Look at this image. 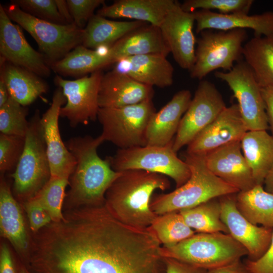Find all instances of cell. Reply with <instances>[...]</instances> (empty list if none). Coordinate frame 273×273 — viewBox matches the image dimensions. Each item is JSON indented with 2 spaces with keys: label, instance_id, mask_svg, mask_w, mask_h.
<instances>
[{
  "label": "cell",
  "instance_id": "obj_34",
  "mask_svg": "<svg viewBox=\"0 0 273 273\" xmlns=\"http://www.w3.org/2000/svg\"><path fill=\"white\" fill-rule=\"evenodd\" d=\"M150 228L163 247L175 245L195 234L178 211L158 215Z\"/></svg>",
  "mask_w": 273,
  "mask_h": 273
},
{
  "label": "cell",
  "instance_id": "obj_11",
  "mask_svg": "<svg viewBox=\"0 0 273 273\" xmlns=\"http://www.w3.org/2000/svg\"><path fill=\"white\" fill-rule=\"evenodd\" d=\"M214 75L225 82L233 92L248 131L268 129L261 88L245 61L238 62L229 71H217Z\"/></svg>",
  "mask_w": 273,
  "mask_h": 273
},
{
  "label": "cell",
  "instance_id": "obj_12",
  "mask_svg": "<svg viewBox=\"0 0 273 273\" xmlns=\"http://www.w3.org/2000/svg\"><path fill=\"white\" fill-rule=\"evenodd\" d=\"M103 74L102 70H99L75 80L64 79L59 75L54 78V83L62 88L66 99L60 116L67 118L72 127L97 119L98 96Z\"/></svg>",
  "mask_w": 273,
  "mask_h": 273
},
{
  "label": "cell",
  "instance_id": "obj_39",
  "mask_svg": "<svg viewBox=\"0 0 273 273\" xmlns=\"http://www.w3.org/2000/svg\"><path fill=\"white\" fill-rule=\"evenodd\" d=\"M11 3L38 19L58 24H69L59 13L55 0H13Z\"/></svg>",
  "mask_w": 273,
  "mask_h": 273
},
{
  "label": "cell",
  "instance_id": "obj_29",
  "mask_svg": "<svg viewBox=\"0 0 273 273\" xmlns=\"http://www.w3.org/2000/svg\"><path fill=\"white\" fill-rule=\"evenodd\" d=\"M148 23L139 21H117L95 14L84 28L82 45L90 49L111 47L127 33Z\"/></svg>",
  "mask_w": 273,
  "mask_h": 273
},
{
  "label": "cell",
  "instance_id": "obj_47",
  "mask_svg": "<svg viewBox=\"0 0 273 273\" xmlns=\"http://www.w3.org/2000/svg\"><path fill=\"white\" fill-rule=\"evenodd\" d=\"M55 2L59 13L67 24L74 23L73 19L69 10L67 1L55 0Z\"/></svg>",
  "mask_w": 273,
  "mask_h": 273
},
{
  "label": "cell",
  "instance_id": "obj_24",
  "mask_svg": "<svg viewBox=\"0 0 273 273\" xmlns=\"http://www.w3.org/2000/svg\"><path fill=\"white\" fill-rule=\"evenodd\" d=\"M111 64L122 59L138 55L170 53L160 28L150 24L127 33L106 51Z\"/></svg>",
  "mask_w": 273,
  "mask_h": 273
},
{
  "label": "cell",
  "instance_id": "obj_18",
  "mask_svg": "<svg viewBox=\"0 0 273 273\" xmlns=\"http://www.w3.org/2000/svg\"><path fill=\"white\" fill-rule=\"evenodd\" d=\"M248 131L237 104L226 107L188 145L189 154L206 155L227 144L241 141Z\"/></svg>",
  "mask_w": 273,
  "mask_h": 273
},
{
  "label": "cell",
  "instance_id": "obj_19",
  "mask_svg": "<svg viewBox=\"0 0 273 273\" xmlns=\"http://www.w3.org/2000/svg\"><path fill=\"white\" fill-rule=\"evenodd\" d=\"M206 164L215 175L240 191L256 184L252 172L243 154L241 141L216 149L205 155Z\"/></svg>",
  "mask_w": 273,
  "mask_h": 273
},
{
  "label": "cell",
  "instance_id": "obj_41",
  "mask_svg": "<svg viewBox=\"0 0 273 273\" xmlns=\"http://www.w3.org/2000/svg\"><path fill=\"white\" fill-rule=\"evenodd\" d=\"M24 207L33 232H38L52 222L48 212L35 197L25 202Z\"/></svg>",
  "mask_w": 273,
  "mask_h": 273
},
{
  "label": "cell",
  "instance_id": "obj_48",
  "mask_svg": "<svg viewBox=\"0 0 273 273\" xmlns=\"http://www.w3.org/2000/svg\"><path fill=\"white\" fill-rule=\"evenodd\" d=\"M10 97L6 84L0 76V107L5 104Z\"/></svg>",
  "mask_w": 273,
  "mask_h": 273
},
{
  "label": "cell",
  "instance_id": "obj_40",
  "mask_svg": "<svg viewBox=\"0 0 273 273\" xmlns=\"http://www.w3.org/2000/svg\"><path fill=\"white\" fill-rule=\"evenodd\" d=\"M67 3L74 23L81 29L95 15L96 9L105 5L104 0H67Z\"/></svg>",
  "mask_w": 273,
  "mask_h": 273
},
{
  "label": "cell",
  "instance_id": "obj_1",
  "mask_svg": "<svg viewBox=\"0 0 273 273\" xmlns=\"http://www.w3.org/2000/svg\"><path fill=\"white\" fill-rule=\"evenodd\" d=\"M161 245L149 229L86 208L38 232L24 263L30 273H165Z\"/></svg>",
  "mask_w": 273,
  "mask_h": 273
},
{
  "label": "cell",
  "instance_id": "obj_31",
  "mask_svg": "<svg viewBox=\"0 0 273 273\" xmlns=\"http://www.w3.org/2000/svg\"><path fill=\"white\" fill-rule=\"evenodd\" d=\"M243 56L261 88L273 86V33L247 41Z\"/></svg>",
  "mask_w": 273,
  "mask_h": 273
},
{
  "label": "cell",
  "instance_id": "obj_33",
  "mask_svg": "<svg viewBox=\"0 0 273 273\" xmlns=\"http://www.w3.org/2000/svg\"><path fill=\"white\" fill-rule=\"evenodd\" d=\"M178 212L187 224L198 233L222 232L229 234L226 226L220 218L221 207L219 198Z\"/></svg>",
  "mask_w": 273,
  "mask_h": 273
},
{
  "label": "cell",
  "instance_id": "obj_32",
  "mask_svg": "<svg viewBox=\"0 0 273 273\" xmlns=\"http://www.w3.org/2000/svg\"><path fill=\"white\" fill-rule=\"evenodd\" d=\"M237 207L241 214L252 223L273 229V194L255 185L236 195Z\"/></svg>",
  "mask_w": 273,
  "mask_h": 273
},
{
  "label": "cell",
  "instance_id": "obj_8",
  "mask_svg": "<svg viewBox=\"0 0 273 273\" xmlns=\"http://www.w3.org/2000/svg\"><path fill=\"white\" fill-rule=\"evenodd\" d=\"M5 10L10 19L35 40L49 66L82 44L84 29L74 23L62 25L43 20L25 12L13 3Z\"/></svg>",
  "mask_w": 273,
  "mask_h": 273
},
{
  "label": "cell",
  "instance_id": "obj_17",
  "mask_svg": "<svg viewBox=\"0 0 273 273\" xmlns=\"http://www.w3.org/2000/svg\"><path fill=\"white\" fill-rule=\"evenodd\" d=\"M0 58L26 68L40 77H48L51 69L43 55L26 40L19 25L14 24L0 5Z\"/></svg>",
  "mask_w": 273,
  "mask_h": 273
},
{
  "label": "cell",
  "instance_id": "obj_50",
  "mask_svg": "<svg viewBox=\"0 0 273 273\" xmlns=\"http://www.w3.org/2000/svg\"><path fill=\"white\" fill-rule=\"evenodd\" d=\"M18 273H30L26 268V266L22 263L20 264Z\"/></svg>",
  "mask_w": 273,
  "mask_h": 273
},
{
  "label": "cell",
  "instance_id": "obj_46",
  "mask_svg": "<svg viewBox=\"0 0 273 273\" xmlns=\"http://www.w3.org/2000/svg\"><path fill=\"white\" fill-rule=\"evenodd\" d=\"M207 273H250L245 263L238 260L232 263L212 268Z\"/></svg>",
  "mask_w": 273,
  "mask_h": 273
},
{
  "label": "cell",
  "instance_id": "obj_5",
  "mask_svg": "<svg viewBox=\"0 0 273 273\" xmlns=\"http://www.w3.org/2000/svg\"><path fill=\"white\" fill-rule=\"evenodd\" d=\"M161 254L209 270L240 260L248 253L230 234L218 232L199 233L175 245L162 246Z\"/></svg>",
  "mask_w": 273,
  "mask_h": 273
},
{
  "label": "cell",
  "instance_id": "obj_38",
  "mask_svg": "<svg viewBox=\"0 0 273 273\" xmlns=\"http://www.w3.org/2000/svg\"><path fill=\"white\" fill-rule=\"evenodd\" d=\"M25 137L0 133V171L15 170L23 153Z\"/></svg>",
  "mask_w": 273,
  "mask_h": 273
},
{
  "label": "cell",
  "instance_id": "obj_4",
  "mask_svg": "<svg viewBox=\"0 0 273 273\" xmlns=\"http://www.w3.org/2000/svg\"><path fill=\"white\" fill-rule=\"evenodd\" d=\"M205 155L185 154L184 161L190 168V177L173 191L151 199L150 208L155 214L160 215L193 208L211 199L239 192L209 170Z\"/></svg>",
  "mask_w": 273,
  "mask_h": 273
},
{
  "label": "cell",
  "instance_id": "obj_37",
  "mask_svg": "<svg viewBox=\"0 0 273 273\" xmlns=\"http://www.w3.org/2000/svg\"><path fill=\"white\" fill-rule=\"evenodd\" d=\"M253 3V0H186L180 6L188 12L205 10L222 14H248Z\"/></svg>",
  "mask_w": 273,
  "mask_h": 273
},
{
  "label": "cell",
  "instance_id": "obj_45",
  "mask_svg": "<svg viewBox=\"0 0 273 273\" xmlns=\"http://www.w3.org/2000/svg\"><path fill=\"white\" fill-rule=\"evenodd\" d=\"M261 93L265 105L269 128L273 136V86L261 88Z\"/></svg>",
  "mask_w": 273,
  "mask_h": 273
},
{
  "label": "cell",
  "instance_id": "obj_9",
  "mask_svg": "<svg viewBox=\"0 0 273 273\" xmlns=\"http://www.w3.org/2000/svg\"><path fill=\"white\" fill-rule=\"evenodd\" d=\"M155 112L152 100L119 108H100L97 119L102 126L101 135L121 149L145 146L147 126Z\"/></svg>",
  "mask_w": 273,
  "mask_h": 273
},
{
  "label": "cell",
  "instance_id": "obj_20",
  "mask_svg": "<svg viewBox=\"0 0 273 273\" xmlns=\"http://www.w3.org/2000/svg\"><path fill=\"white\" fill-rule=\"evenodd\" d=\"M153 87L114 69L103 74L98 96L100 108H119L152 100Z\"/></svg>",
  "mask_w": 273,
  "mask_h": 273
},
{
  "label": "cell",
  "instance_id": "obj_23",
  "mask_svg": "<svg viewBox=\"0 0 273 273\" xmlns=\"http://www.w3.org/2000/svg\"><path fill=\"white\" fill-rule=\"evenodd\" d=\"M191 100L189 90H180L159 111L153 114L147 128L146 146H165L173 141V136Z\"/></svg>",
  "mask_w": 273,
  "mask_h": 273
},
{
  "label": "cell",
  "instance_id": "obj_3",
  "mask_svg": "<svg viewBox=\"0 0 273 273\" xmlns=\"http://www.w3.org/2000/svg\"><path fill=\"white\" fill-rule=\"evenodd\" d=\"M105 194V205L118 220L141 229L150 227L158 216L150 208L152 194L156 190L170 188L164 175L143 170L120 171Z\"/></svg>",
  "mask_w": 273,
  "mask_h": 273
},
{
  "label": "cell",
  "instance_id": "obj_21",
  "mask_svg": "<svg viewBox=\"0 0 273 273\" xmlns=\"http://www.w3.org/2000/svg\"><path fill=\"white\" fill-rule=\"evenodd\" d=\"M194 12L197 33L206 29L227 31L236 29H250L255 36H267L273 33V11L252 15L222 14L205 10Z\"/></svg>",
  "mask_w": 273,
  "mask_h": 273
},
{
  "label": "cell",
  "instance_id": "obj_35",
  "mask_svg": "<svg viewBox=\"0 0 273 273\" xmlns=\"http://www.w3.org/2000/svg\"><path fill=\"white\" fill-rule=\"evenodd\" d=\"M69 178L51 176L49 180L34 197L47 210L53 222L64 218L62 207L66 196L65 189Z\"/></svg>",
  "mask_w": 273,
  "mask_h": 273
},
{
  "label": "cell",
  "instance_id": "obj_16",
  "mask_svg": "<svg viewBox=\"0 0 273 273\" xmlns=\"http://www.w3.org/2000/svg\"><path fill=\"white\" fill-rule=\"evenodd\" d=\"M66 99L62 88L54 92L52 103L40 118L51 176L69 178L76 165L75 158L61 138L59 118L60 109Z\"/></svg>",
  "mask_w": 273,
  "mask_h": 273
},
{
  "label": "cell",
  "instance_id": "obj_27",
  "mask_svg": "<svg viewBox=\"0 0 273 273\" xmlns=\"http://www.w3.org/2000/svg\"><path fill=\"white\" fill-rule=\"evenodd\" d=\"M0 76L7 87L9 96L26 107L48 92V83L29 70L0 59Z\"/></svg>",
  "mask_w": 273,
  "mask_h": 273
},
{
  "label": "cell",
  "instance_id": "obj_36",
  "mask_svg": "<svg viewBox=\"0 0 273 273\" xmlns=\"http://www.w3.org/2000/svg\"><path fill=\"white\" fill-rule=\"evenodd\" d=\"M28 108L11 97L0 107L1 133L25 137L29 127L27 120Z\"/></svg>",
  "mask_w": 273,
  "mask_h": 273
},
{
  "label": "cell",
  "instance_id": "obj_25",
  "mask_svg": "<svg viewBox=\"0 0 273 273\" xmlns=\"http://www.w3.org/2000/svg\"><path fill=\"white\" fill-rule=\"evenodd\" d=\"M174 0H118L105 5L96 14L105 18H128L159 27Z\"/></svg>",
  "mask_w": 273,
  "mask_h": 273
},
{
  "label": "cell",
  "instance_id": "obj_15",
  "mask_svg": "<svg viewBox=\"0 0 273 273\" xmlns=\"http://www.w3.org/2000/svg\"><path fill=\"white\" fill-rule=\"evenodd\" d=\"M237 193L219 197L220 218L226 226L229 234L247 250L248 259L255 261L261 257L268 248L273 229L259 226L247 220L237 207Z\"/></svg>",
  "mask_w": 273,
  "mask_h": 273
},
{
  "label": "cell",
  "instance_id": "obj_26",
  "mask_svg": "<svg viewBox=\"0 0 273 273\" xmlns=\"http://www.w3.org/2000/svg\"><path fill=\"white\" fill-rule=\"evenodd\" d=\"M0 230L2 236L12 244L23 260L29 247V239L20 206L3 175L0 185Z\"/></svg>",
  "mask_w": 273,
  "mask_h": 273
},
{
  "label": "cell",
  "instance_id": "obj_30",
  "mask_svg": "<svg viewBox=\"0 0 273 273\" xmlns=\"http://www.w3.org/2000/svg\"><path fill=\"white\" fill-rule=\"evenodd\" d=\"M109 65L111 63L106 51L101 53L81 44L49 66L57 75L79 78Z\"/></svg>",
  "mask_w": 273,
  "mask_h": 273
},
{
  "label": "cell",
  "instance_id": "obj_14",
  "mask_svg": "<svg viewBox=\"0 0 273 273\" xmlns=\"http://www.w3.org/2000/svg\"><path fill=\"white\" fill-rule=\"evenodd\" d=\"M195 23L194 12L185 11L175 1L159 27L175 61L189 71L195 61Z\"/></svg>",
  "mask_w": 273,
  "mask_h": 273
},
{
  "label": "cell",
  "instance_id": "obj_22",
  "mask_svg": "<svg viewBox=\"0 0 273 273\" xmlns=\"http://www.w3.org/2000/svg\"><path fill=\"white\" fill-rule=\"evenodd\" d=\"M113 69L152 87L164 88L173 82L174 68L166 56L161 54L125 58L116 62Z\"/></svg>",
  "mask_w": 273,
  "mask_h": 273
},
{
  "label": "cell",
  "instance_id": "obj_2",
  "mask_svg": "<svg viewBox=\"0 0 273 273\" xmlns=\"http://www.w3.org/2000/svg\"><path fill=\"white\" fill-rule=\"evenodd\" d=\"M104 142L100 134L96 138L73 137L65 143L76 161L65 196L72 208L104 205L107 190L120 174L112 168L107 157L104 160L98 155V148Z\"/></svg>",
  "mask_w": 273,
  "mask_h": 273
},
{
  "label": "cell",
  "instance_id": "obj_42",
  "mask_svg": "<svg viewBox=\"0 0 273 273\" xmlns=\"http://www.w3.org/2000/svg\"><path fill=\"white\" fill-rule=\"evenodd\" d=\"M245 264L250 273H273V232L270 244L263 255L258 259H247Z\"/></svg>",
  "mask_w": 273,
  "mask_h": 273
},
{
  "label": "cell",
  "instance_id": "obj_6",
  "mask_svg": "<svg viewBox=\"0 0 273 273\" xmlns=\"http://www.w3.org/2000/svg\"><path fill=\"white\" fill-rule=\"evenodd\" d=\"M40 118L36 110L29 121L24 150L11 175L14 195L24 202L34 198L51 176Z\"/></svg>",
  "mask_w": 273,
  "mask_h": 273
},
{
  "label": "cell",
  "instance_id": "obj_43",
  "mask_svg": "<svg viewBox=\"0 0 273 273\" xmlns=\"http://www.w3.org/2000/svg\"><path fill=\"white\" fill-rule=\"evenodd\" d=\"M165 273H207L206 269L182 262L177 259L163 257Z\"/></svg>",
  "mask_w": 273,
  "mask_h": 273
},
{
  "label": "cell",
  "instance_id": "obj_7",
  "mask_svg": "<svg viewBox=\"0 0 273 273\" xmlns=\"http://www.w3.org/2000/svg\"><path fill=\"white\" fill-rule=\"evenodd\" d=\"M199 34L196 39L195 63L189 71L192 78L202 80L218 69L229 71L243 60L244 43L248 38L246 30L206 29Z\"/></svg>",
  "mask_w": 273,
  "mask_h": 273
},
{
  "label": "cell",
  "instance_id": "obj_49",
  "mask_svg": "<svg viewBox=\"0 0 273 273\" xmlns=\"http://www.w3.org/2000/svg\"><path fill=\"white\" fill-rule=\"evenodd\" d=\"M263 185L265 191L273 194V167L266 176Z\"/></svg>",
  "mask_w": 273,
  "mask_h": 273
},
{
  "label": "cell",
  "instance_id": "obj_13",
  "mask_svg": "<svg viewBox=\"0 0 273 273\" xmlns=\"http://www.w3.org/2000/svg\"><path fill=\"white\" fill-rule=\"evenodd\" d=\"M222 95L211 82H199L190 104L183 116L172 148L177 153L210 124L226 107Z\"/></svg>",
  "mask_w": 273,
  "mask_h": 273
},
{
  "label": "cell",
  "instance_id": "obj_10",
  "mask_svg": "<svg viewBox=\"0 0 273 273\" xmlns=\"http://www.w3.org/2000/svg\"><path fill=\"white\" fill-rule=\"evenodd\" d=\"M173 143L119 149L114 155L107 158L115 171L139 169L161 174L173 179L177 188L188 181L191 172L189 165L173 150Z\"/></svg>",
  "mask_w": 273,
  "mask_h": 273
},
{
  "label": "cell",
  "instance_id": "obj_28",
  "mask_svg": "<svg viewBox=\"0 0 273 273\" xmlns=\"http://www.w3.org/2000/svg\"><path fill=\"white\" fill-rule=\"evenodd\" d=\"M241 146L256 185H263L273 167V136L264 130L247 131Z\"/></svg>",
  "mask_w": 273,
  "mask_h": 273
},
{
  "label": "cell",
  "instance_id": "obj_44",
  "mask_svg": "<svg viewBox=\"0 0 273 273\" xmlns=\"http://www.w3.org/2000/svg\"><path fill=\"white\" fill-rule=\"evenodd\" d=\"M0 273H16L11 252L5 243L1 246Z\"/></svg>",
  "mask_w": 273,
  "mask_h": 273
}]
</instances>
